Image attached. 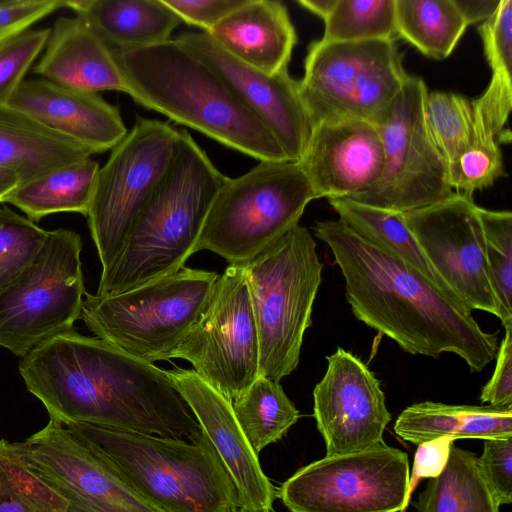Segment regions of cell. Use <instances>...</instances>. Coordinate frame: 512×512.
Here are the masks:
<instances>
[{"label": "cell", "instance_id": "f35d334b", "mask_svg": "<svg viewBox=\"0 0 512 512\" xmlns=\"http://www.w3.org/2000/svg\"><path fill=\"white\" fill-rule=\"evenodd\" d=\"M479 31L492 74L512 75V0H500Z\"/></svg>", "mask_w": 512, "mask_h": 512}, {"label": "cell", "instance_id": "9c48e42d", "mask_svg": "<svg viewBox=\"0 0 512 512\" xmlns=\"http://www.w3.org/2000/svg\"><path fill=\"white\" fill-rule=\"evenodd\" d=\"M81 251L75 231H48L35 257L0 292V347L24 357L73 329L85 295Z\"/></svg>", "mask_w": 512, "mask_h": 512}, {"label": "cell", "instance_id": "f546056e", "mask_svg": "<svg viewBox=\"0 0 512 512\" xmlns=\"http://www.w3.org/2000/svg\"><path fill=\"white\" fill-rule=\"evenodd\" d=\"M395 23L397 37L436 60L453 52L467 28L453 0H395Z\"/></svg>", "mask_w": 512, "mask_h": 512}, {"label": "cell", "instance_id": "d6a6232c", "mask_svg": "<svg viewBox=\"0 0 512 512\" xmlns=\"http://www.w3.org/2000/svg\"><path fill=\"white\" fill-rule=\"evenodd\" d=\"M322 42L394 41L395 0H336Z\"/></svg>", "mask_w": 512, "mask_h": 512}, {"label": "cell", "instance_id": "8fae6325", "mask_svg": "<svg viewBox=\"0 0 512 512\" xmlns=\"http://www.w3.org/2000/svg\"><path fill=\"white\" fill-rule=\"evenodd\" d=\"M179 131L137 116L98 171L87 214L102 270L120 252L137 216L165 176L175 155Z\"/></svg>", "mask_w": 512, "mask_h": 512}, {"label": "cell", "instance_id": "5bb4252c", "mask_svg": "<svg viewBox=\"0 0 512 512\" xmlns=\"http://www.w3.org/2000/svg\"><path fill=\"white\" fill-rule=\"evenodd\" d=\"M172 358L233 401L259 376V338L243 264L218 275L199 319Z\"/></svg>", "mask_w": 512, "mask_h": 512}, {"label": "cell", "instance_id": "681fc988", "mask_svg": "<svg viewBox=\"0 0 512 512\" xmlns=\"http://www.w3.org/2000/svg\"><path fill=\"white\" fill-rule=\"evenodd\" d=\"M404 512V511H403Z\"/></svg>", "mask_w": 512, "mask_h": 512}, {"label": "cell", "instance_id": "83f0119b", "mask_svg": "<svg viewBox=\"0 0 512 512\" xmlns=\"http://www.w3.org/2000/svg\"><path fill=\"white\" fill-rule=\"evenodd\" d=\"M328 201L339 215L338 219L360 237L404 261L431 283L451 293L408 229L403 213L388 211L349 198H333Z\"/></svg>", "mask_w": 512, "mask_h": 512}, {"label": "cell", "instance_id": "7402d4cb", "mask_svg": "<svg viewBox=\"0 0 512 512\" xmlns=\"http://www.w3.org/2000/svg\"><path fill=\"white\" fill-rule=\"evenodd\" d=\"M34 73L72 89L127 93L114 51L79 16L54 22Z\"/></svg>", "mask_w": 512, "mask_h": 512}, {"label": "cell", "instance_id": "ffe728a7", "mask_svg": "<svg viewBox=\"0 0 512 512\" xmlns=\"http://www.w3.org/2000/svg\"><path fill=\"white\" fill-rule=\"evenodd\" d=\"M167 374L229 472L237 490L239 508L271 512L277 491L244 436L232 401L193 369L175 368L167 370Z\"/></svg>", "mask_w": 512, "mask_h": 512}, {"label": "cell", "instance_id": "d6986e66", "mask_svg": "<svg viewBox=\"0 0 512 512\" xmlns=\"http://www.w3.org/2000/svg\"><path fill=\"white\" fill-rule=\"evenodd\" d=\"M316 198H352L381 177L384 150L376 125L347 119L316 124L297 161Z\"/></svg>", "mask_w": 512, "mask_h": 512}, {"label": "cell", "instance_id": "2e32d148", "mask_svg": "<svg viewBox=\"0 0 512 512\" xmlns=\"http://www.w3.org/2000/svg\"><path fill=\"white\" fill-rule=\"evenodd\" d=\"M479 206L473 195L449 197L403 213V219L430 265L469 310L499 318L492 289Z\"/></svg>", "mask_w": 512, "mask_h": 512}, {"label": "cell", "instance_id": "603a6c76", "mask_svg": "<svg viewBox=\"0 0 512 512\" xmlns=\"http://www.w3.org/2000/svg\"><path fill=\"white\" fill-rule=\"evenodd\" d=\"M223 49L266 74L288 70L297 35L280 1L247 0L210 32Z\"/></svg>", "mask_w": 512, "mask_h": 512}, {"label": "cell", "instance_id": "e0dca14e", "mask_svg": "<svg viewBox=\"0 0 512 512\" xmlns=\"http://www.w3.org/2000/svg\"><path fill=\"white\" fill-rule=\"evenodd\" d=\"M313 390V412L326 455L348 454L385 444L391 420L379 380L358 357L338 347Z\"/></svg>", "mask_w": 512, "mask_h": 512}, {"label": "cell", "instance_id": "52a82bcc", "mask_svg": "<svg viewBox=\"0 0 512 512\" xmlns=\"http://www.w3.org/2000/svg\"><path fill=\"white\" fill-rule=\"evenodd\" d=\"M217 277L184 266L120 293L85 292L80 319L95 337L131 356L169 360L199 319Z\"/></svg>", "mask_w": 512, "mask_h": 512}, {"label": "cell", "instance_id": "6da1fadb", "mask_svg": "<svg viewBox=\"0 0 512 512\" xmlns=\"http://www.w3.org/2000/svg\"><path fill=\"white\" fill-rule=\"evenodd\" d=\"M27 390L50 419L194 441L195 415L167 374L97 337L73 329L22 357Z\"/></svg>", "mask_w": 512, "mask_h": 512}, {"label": "cell", "instance_id": "7bdbcfd3", "mask_svg": "<svg viewBox=\"0 0 512 512\" xmlns=\"http://www.w3.org/2000/svg\"><path fill=\"white\" fill-rule=\"evenodd\" d=\"M504 329L493 375L480 394L482 403L494 407L512 406V324L504 326Z\"/></svg>", "mask_w": 512, "mask_h": 512}, {"label": "cell", "instance_id": "f6af8a7d", "mask_svg": "<svg viewBox=\"0 0 512 512\" xmlns=\"http://www.w3.org/2000/svg\"><path fill=\"white\" fill-rule=\"evenodd\" d=\"M465 23L484 22L497 10L500 0H453Z\"/></svg>", "mask_w": 512, "mask_h": 512}, {"label": "cell", "instance_id": "484cf974", "mask_svg": "<svg viewBox=\"0 0 512 512\" xmlns=\"http://www.w3.org/2000/svg\"><path fill=\"white\" fill-rule=\"evenodd\" d=\"M395 433L415 445L440 437L499 439L512 437V406L450 405L432 401L405 408L394 424Z\"/></svg>", "mask_w": 512, "mask_h": 512}, {"label": "cell", "instance_id": "60d3db41", "mask_svg": "<svg viewBox=\"0 0 512 512\" xmlns=\"http://www.w3.org/2000/svg\"><path fill=\"white\" fill-rule=\"evenodd\" d=\"M65 7V0H0V44Z\"/></svg>", "mask_w": 512, "mask_h": 512}, {"label": "cell", "instance_id": "277c9868", "mask_svg": "<svg viewBox=\"0 0 512 512\" xmlns=\"http://www.w3.org/2000/svg\"><path fill=\"white\" fill-rule=\"evenodd\" d=\"M226 176L186 130L173 160L120 252L102 270L98 295L116 294L170 275L195 253L198 238Z\"/></svg>", "mask_w": 512, "mask_h": 512}, {"label": "cell", "instance_id": "ab89813d", "mask_svg": "<svg viewBox=\"0 0 512 512\" xmlns=\"http://www.w3.org/2000/svg\"><path fill=\"white\" fill-rule=\"evenodd\" d=\"M482 477L499 504L512 502V437L484 441L477 457Z\"/></svg>", "mask_w": 512, "mask_h": 512}, {"label": "cell", "instance_id": "44dd1931", "mask_svg": "<svg viewBox=\"0 0 512 512\" xmlns=\"http://www.w3.org/2000/svg\"><path fill=\"white\" fill-rule=\"evenodd\" d=\"M8 104L93 154L112 150L128 132L118 108L97 93L45 79L24 80Z\"/></svg>", "mask_w": 512, "mask_h": 512}, {"label": "cell", "instance_id": "ee69618b", "mask_svg": "<svg viewBox=\"0 0 512 512\" xmlns=\"http://www.w3.org/2000/svg\"><path fill=\"white\" fill-rule=\"evenodd\" d=\"M454 441L449 437H440L417 445L409 476V497L421 479L436 478L443 472Z\"/></svg>", "mask_w": 512, "mask_h": 512}, {"label": "cell", "instance_id": "30bf717a", "mask_svg": "<svg viewBox=\"0 0 512 512\" xmlns=\"http://www.w3.org/2000/svg\"><path fill=\"white\" fill-rule=\"evenodd\" d=\"M394 41L313 42L300 95L313 127L347 119L374 120L409 78Z\"/></svg>", "mask_w": 512, "mask_h": 512}, {"label": "cell", "instance_id": "4fadbf2b", "mask_svg": "<svg viewBox=\"0 0 512 512\" xmlns=\"http://www.w3.org/2000/svg\"><path fill=\"white\" fill-rule=\"evenodd\" d=\"M409 476L407 454L383 444L326 455L296 471L277 496L291 512H403Z\"/></svg>", "mask_w": 512, "mask_h": 512}, {"label": "cell", "instance_id": "ba28073f", "mask_svg": "<svg viewBox=\"0 0 512 512\" xmlns=\"http://www.w3.org/2000/svg\"><path fill=\"white\" fill-rule=\"evenodd\" d=\"M316 195L294 161H261L226 178L198 238L195 253L209 250L228 264H243L299 224Z\"/></svg>", "mask_w": 512, "mask_h": 512}, {"label": "cell", "instance_id": "d4e9b609", "mask_svg": "<svg viewBox=\"0 0 512 512\" xmlns=\"http://www.w3.org/2000/svg\"><path fill=\"white\" fill-rule=\"evenodd\" d=\"M92 154L83 144L9 104H0V169L14 171L19 184Z\"/></svg>", "mask_w": 512, "mask_h": 512}, {"label": "cell", "instance_id": "cb8c5ba5", "mask_svg": "<svg viewBox=\"0 0 512 512\" xmlns=\"http://www.w3.org/2000/svg\"><path fill=\"white\" fill-rule=\"evenodd\" d=\"M65 7L116 52L166 42L182 22L163 0H65Z\"/></svg>", "mask_w": 512, "mask_h": 512}, {"label": "cell", "instance_id": "7c38bea8", "mask_svg": "<svg viewBox=\"0 0 512 512\" xmlns=\"http://www.w3.org/2000/svg\"><path fill=\"white\" fill-rule=\"evenodd\" d=\"M427 87L409 76L390 105L374 120L384 150L380 179L354 201L405 213L437 203L454 192L447 165L427 130L424 102Z\"/></svg>", "mask_w": 512, "mask_h": 512}, {"label": "cell", "instance_id": "4316f807", "mask_svg": "<svg viewBox=\"0 0 512 512\" xmlns=\"http://www.w3.org/2000/svg\"><path fill=\"white\" fill-rule=\"evenodd\" d=\"M100 167L90 157L19 184L3 200L16 206L29 220L59 212L87 216Z\"/></svg>", "mask_w": 512, "mask_h": 512}, {"label": "cell", "instance_id": "d590c367", "mask_svg": "<svg viewBox=\"0 0 512 512\" xmlns=\"http://www.w3.org/2000/svg\"><path fill=\"white\" fill-rule=\"evenodd\" d=\"M48 231L6 206H0V292L31 262Z\"/></svg>", "mask_w": 512, "mask_h": 512}, {"label": "cell", "instance_id": "b9f144b4", "mask_svg": "<svg viewBox=\"0 0 512 512\" xmlns=\"http://www.w3.org/2000/svg\"><path fill=\"white\" fill-rule=\"evenodd\" d=\"M182 22L210 32L247 0H163Z\"/></svg>", "mask_w": 512, "mask_h": 512}, {"label": "cell", "instance_id": "7a4b0ae2", "mask_svg": "<svg viewBox=\"0 0 512 512\" xmlns=\"http://www.w3.org/2000/svg\"><path fill=\"white\" fill-rule=\"evenodd\" d=\"M314 234L331 250L355 317L413 355L453 353L472 372L496 358L498 336L471 310L413 267L372 245L340 219L317 221Z\"/></svg>", "mask_w": 512, "mask_h": 512}, {"label": "cell", "instance_id": "8992f818", "mask_svg": "<svg viewBox=\"0 0 512 512\" xmlns=\"http://www.w3.org/2000/svg\"><path fill=\"white\" fill-rule=\"evenodd\" d=\"M259 338V372L279 382L298 366L323 265L310 231L296 225L243 263Z\"/></svg>", "mask_w": 512, "mask_h": 512}, {"label": "cell", "instance_id": "f1b7e54d", "mask_svg": "<svg viewBox=\"0 0 512 512\" xmlns=\"http://www.w3.org/2000/svg\"><path fill=\"white\" fill-rule=\"evenodd\" d=\"M413 506L418 512H500L476 454L454 445L443 472L429 479Z\"/></svg>", "mask_w": 512, "mask_h": 512}, {"label": "cell", "instance_id": "74e56055", "mask_svg": "<svg viewBox=\"0 0 512 512\" xmlns=\"http://www.w3.org/2000/svg\"><path fill=\"white\" fill-rule=\"evenodd\" d=\"M50 28L26 30L0 44V104H8L12 95L46 46Z\"/></svg>", "mask_w": 512, "mask_h": 512}, {"label": "cell", "instance_id": "1f68e13d", "mask_svg": "<svg viewBox=\"0 0 512 512\" xmlns=\"http://www.w3.org/2000/svg\"><path fill=\"white\" fill-rule=\"evenodd\" d=\"M67 501L23 461L15 442L0 439V512H66Z\"/></svg>", "mask_w": 512, "mask_h": 512}, {"label": "cell", "instance_id": "7dc6e473", "mask_svg": "<svg viewBox=\"0 0 512 512\" xmlns=\"http://www.w3.org/2000/svg\"><path fill=\"white\" fill-rule=\"evenodd\" d=\"M20 183L19 176L12 170L0 169V203Z\"/></svg>", "mask_w": 512, "mask_h": 512}, {"label": "cell", "instance_id": "e575fe53", "mask_svg": "<svg viewBox=\"0 0 512 512\" xmlns=\"http://www.w3.org/2000/svg\"><path fill=\"white\" fill-rule=\"evenodd\" d=\"M483 227L486 260L499 319L512 324V213L478 208Z\"/></svg>", "mask_w": 512, "mask_h": 512}, {"label": "cell", "instance_id": "c3c4849f", "mask_svg": "<svg viewBox=\"0 0 512 512\" xmlns=\"http://www.w3.org/2000/svg\"><path fill=\"white\" fill-rule=\"evenodd\" d=\"M232 512H262V511H250V510H244V509L238 508Z\"/></svg>", "mask_w": 512, "mask_h": 512}, {"label": "cell", "instance_id": "bcb514c9", "mask_svg": "<svg viewBox=\"0 0 512 512\" xmlns=\"http://www.w3.org/2000/svg\"><path fill=\"white\" fill-rule=\"evenodd\" d=\"M297 3L325 20L335 5L336 0H298Z\"/></svg>", "mask_w": 512, "mask_h": 512}, {"label": "cell", "instance_id": "4dcf8cb0", "mask_svg": "<svg viewBox=\"0 0 512 512\" xmlns=\"http://www.w3.org/2000/svg\"><path fill=\"white\" fill-rule=\"evenodd\" d=\"M232 408L257 456L267 445L280 440L300 416L280 383L261 375L232 401Z\"/></svg>", "mask_w": 512, "mask_h": 512}, {"label": "cell", "instance_id": "3957f363", "mask_svg": "<svg viewBox=\"0 0 512 512\" xmlns=\"http://www.w3.org/2000/svg\"><path fill=\"white\" fill-rule=\"evenodd\" d=\"M114 54L139 105L260 162L289 161L264 124L178 40Z\"/></svg>", "mask_w": 512, "mask_h": 512}, {"label": "cell", "instance_id": "9a60e30c", "mask_svg": "<svg viewBox=\"0 0 512 512\" xmlns=\"http://www.w3.org/2000/svg\"><path fill=\"white\" fill-rule=\"evenodd\" d=\"M15 445L26 465L67 501L66 512H163L85 439L55 420Z\"/></svg>", "mask_w": 512, "mask_h": 512}, {"label": "cell", "instance_id": "836d02e7", "mask_svg": "<svg viewBox=\"0 0 512 512\" xmlns=\"http://www.w3.org/2000/svg\"><path fill=\"white\" fill-rule=\"evenodd\" d=\"M424 118L429 135L446 162L471 145L474 139L472 101L451 93H427Z\"/></svg>", "mask_w": 512, "mask_h": 512}, {"label": "cell", "instance_id": "5b68a950", "mask_svg": "<svg viewBox=\"0 0 512 512\" xmlns=\"http://www.w3.org/2000/svg\"><path fill=\"white\" fill-rule=\"evenodd\" d=\"M163 512H232L235 484L202 431L187 441L87 424L66 426Z\"/></svg>", "mask_w": 512, "mask_h": 512}, {"label": "cell", "instance_id": "ac0fdd59", "mask_svg": "<svg viewBox=\"0 0 512 512\" xmlns=\"http://www.w3.org/2000/svg\"><path fill=\"white\" fill-rule=\"evenodd\" d=\"M208 65L279 143L289 161L297 162L313 125L303 103L299 81L288 70L266 74L223 49L205 32L176 38Z\"/></svg>", "mask_w": 512, "mask_h": 512}, {"label": "cell", "instance_id": "8d00e7d4", "mask_svg": "<svg viewBox=\"0 0 512 512\" xmlns=\"http://www.w3.org/2000/svg\"><path fill=\"white\" fill-rule=\"evenodd\" d=\"M504 174L503 156L497 139L475 137L469 147L447 163L451 189L473 195L492 186Z\"/></svg>", "mask_w": 512, "mask_h": 512}]
</instances>
